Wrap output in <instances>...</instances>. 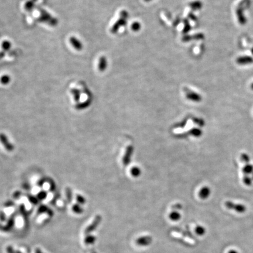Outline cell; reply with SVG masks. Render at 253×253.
Masks as SVG:
<instances>
[{
    "instance_id": "obj_15",
    "label": "cell",
    "mask_w": 253,
    "mask_h": 253,
    "mask_svg": "<svg viewBox=\"0 0 253 253\" xmlns=\"http://www.w3.org/2000/svg\"><path fill=\"white\" fill-rule=\"evenodd\" d=\"M195 232L196 233L197 235L202 236H204V234H205L206 229L204 227L202 226H197L195 228Z\"/></svg>"
},
{
    "instance_id": "obj_19",
    "label": "cell",
    "mask_w": 253,
    "mask_h": 253,
    "mask_svg": "<svg viewBox=\"0 0 253 253\" xmlns=\"http://www.w3.org/2000/svg\"><path fill=\"white\" fill-rule=\"evenodd\" d=\"M192 134L195 137H200L202 134V131H201L199 128H195V129L192 130Z\"/></svg>"
},
{
    "instance_id": "obj_8",
    "label": "cell",
    "mask_w": 253,
    "mask_h": 253,
    "mask_svg": "<svg viewBox=\"0 0 253 253\" xmlns=\"http://www.w3.org/2000/svg\"><path fill=\"white\" fill-rule=\"evenodd\" d=\"M69 41L72 46L77 50H80L83 48L82 43L79 40H78L76 37L71 36Z\"/></svg>"
},
{
    "instance_id": "obj_24",
    "label": "cell",
    "mask_w": 253,
    "mask_h": 253,
    "mask_svg": "<svg viewBox=\"0 0 253 253\" xmlns=\"http://www.w3.org/2000/svg\"><path fill=\"white\" fill-rule=\"evenodd\" d=\"M77 201L80 203V204H84L85 203V199L83 196H82L81 195H77Z\"/></svg>"
},
{
    "instance_id": "obj_1",
    "label": "cell",
    "mask_w": 253,
    "mask_h": 253,
    "mask_svg": "<svg viewBox=\"0 0 253 253\" xmlns=\"http://www.w3.org/2000/svg\"><path fill=\"white\" fill-rule=\"evenodd\" d=\"M225 206L230 209L235 211L239 213H243L246 211V206L242 204H235L232 201H227L225 203Z\"/></svg>"
},
{
    "instance_id": "obj_29",
    "label": "cell",
    "mask_w": 253,
    "mask_h": 253,
    "mask_svg": "<svg viewBox=\"0 0 253 253\" xmlns=\"http://www.w3.org/2000/svg\"><path fill=\"white\" fill-rule=\"evenodd\" d=\"M251 53H252L253 55V48H252V49H251Z\"/></svg>"
},
{
    "instance_id": "obj_25",
    "label": "cell",
    "mask_w": 253,
    "mask_h": 253,
    "mask_svg": "<svg viewBox=\"0 0 253 253\" xmlns=\"http://www.w3.org/2000/svg\"><path fill=\"white\" fill-rule=\"evenodd\" d=\"M140 25L138 22L134 23L133 25H132V28L134 31H138L140 29Z\"/></svg>"
},
{
    "instance_id": "obj_22",
    "label": "cell",
    "mask_w": 253,
    "mask_h": 253,
    "mask_svg": "<svg viewBox=\"0 0 253 253\" xmlns=\"http://www.w3.org/2000/svg\"><path fill=\"white\" fill-rule=\"evenodd\" d=\"M2 48L5 49V50L9 49L10 48V47H11V43H10V42L6 41H4V42H3V43H2Z\"/></svg>"
},
{
    "instance_id": "obj_13",
    "label": "cell",
    "mask_w": 253,
    "mask_h": 253,
    "mask_svg": "<svg viewBox=\"0 0 253 253\" xmlns=\"http://www.w3.org/2000/svg\"><path fill=\"white\" fill-rule=\"evenodd\" d=\"M127 151L126 152L125 156L124 157V163H127L130 161V158L131 156V155L132 154V152H133V148H132V147L127 148Z\"/></svg>"
},
{
    "instance_id": "obj_10",
    "label": "cell",
    "mask_w": 253,
    "mask_h": 253,
    "mask_svg": "<svg viewBox=\"0 0 253 253\" xmlns=\"http://www.w3.org/2000/svg\"><path fill=\"white\" fill-rule=\"evenodd\" d=\"M242 172L246 175H251L253 173V165L250 163L245 164L242 169Z\"/></svg>"
},
{
    "instance_id": "obj_16",
    "label": "cell",
    "mask_w": 253,
    "mask_h": 253,
    "mask_svg": "<svg viewBox=\"0 0 253 253\" xmlns=\"http://www.w3.org/2000/svg\"><path fill=\"white\" fill-rule=\"evenodd\" d=\"M240 160L244 163L248 164V163H250V157L246 153H242L240 155Z\"/></svg>"
},
{
    "instance_id": "obj_26",
    "label": "cell",
    "mask_w": 253,
    "mask_h": 253,
    "mask_svg": "<svg viewBox=\"0 0 253 253\" xmlns=\"http://www.w3.org/2000/svg\"><path fill=\"white\" fill-rule=\"evenodd\" d=\"M173 208H174L175 209H177V210L178 209H182V206L179 204H176V205L174 206Z\"/></svg>"
},
{
    "instance_id": "obj_17",
    "label": "cell",
    "mask_w": 253,
    "mask_h": 253,
    "mask_svg": "<svg viewBox=\"0 0 253 253\" xmlns=\"http://www.w3.org/2000/svg\"><path fill=\"white\" fill-rule=\"evenodd\" d=\"M0 82L2 84H7L10 82V77L8 75H4L1 77Z\"/></svg>"
},
{
    "instance_id": "obj_14",
    "label": "cell",
    "mask_w": 253,
    "mask_h": 253,
    "mask_svg": "<svg viewBox=\"0 0 253 253\" xmlns=\"http://www.w3.org/2000/svg\"><path fill=\"white\" fill-rule=\"evenodd\" d=\"M253 179L250 175H244L243 178V182L246 186H250L253 184Z\"/></svg>"
},
{
    "instance_id": "obj_7",
    "label": "cell",
    "mask_w": 253,
    "mask_h": 253,
    "mask_svg": "<svg viewBox=\"0 0 253 253\" xmlns=\"http://www.w3.org/2000/svg\"><path fill=\"white\" fill-rule=\"evenodd\" d=\"M211 189L208 186H204L200 190L199 193V196L202 199H206L208 198L211 195Z\"/></svg>"
},
{
    "instance_id": "obj_9",
    "label": "cell",
    "mask_w": 253,
    "mask_h": 253,
    "mask_svg": "<svg viewBox=\"0 0 253 253\" xmlns=\"http://www.w3.org/2000/svg\"><path fill=\"white\" fill-rule=\"evenodd\" d=\"M186 97L187 98H189L191 100H193L194 101H200L202 100V97L201 96L198 94L197 93H196L193 91H190V92H187L186 93Z\"/></svg>"
},
{
    "instance_id": "obj_5",
    "label": "cell",
    "mask_w": 253,
    "mask_h": 253,
    "mask_svg": "<svg viewBox=\"0 0 253 253\" xmlns=\"http://www.w3.org/2000/svg\"><path fill=\"white\" fill-rule=\"evenodd\" d=\"M236 15L239 23L242 25H246L247 23V18L244 13L243 8L240 7H238L236 10Z\"/></svg>"
},
{
    "instance_id": "obj_20",
    "label": "cell",
    "mask_w": 253,
    "mask_h": 253,
    "mask_svg": "<svg viewBox=\"0 0 253 253\" xmlns=\"http://www.w3.org/2000/svg\"><path fill=\"white\" fill-rule=\"evenodd\" d=\"M72 92L73 94L74 95L75 100L76 101H78L79 100L80 96V94L79 90H78L77 89H73V90H72Z\"/></svg>"
},
{
    "instance_id": "obj_27",
    "label": "cell",
    "mask_w": 253,
    "mask_h": 253,
    "mask_svg": "<svg viewBox=\"0 0 253 253\" xmlns=\"http://www.w3.org/2000/svg\"><path fill=\"white\" fill-rule=\"evenodd\" d=\"M228 253H239L237 251H236V250H230V251H229Z\"/></svg>"
},
{
    "instance_id": "obj_6",
    "label": "cell",
    "mask_w": 253,
    "mask_h": 253,
    "mask_svg": "<svg viewBox=\"0 0 253 253\" xmlns=\"http://www.w3.org/2000/svg\"><path fill=\"white\" fill-rule=\"evenodd\" d=\"M236 62L240 65L251 64L253 63V57L250 56H240L237 59Z\"/></svg>"
},
{
    "instance_id": "obj_11",
    "label": "cell",
    "mask_w": 253,
    "mask_h": 253,
    "mask_svg": "<svg viewBox=\"0 0 253 253\" xmlns=\"http://www.w3.org/2000/svg\"><path fill=\"white\" fill-rule=\"evenodd\" d=\"M169 218L172 221L177 222V221L180 220V218H181V215L178 211H173L170 213Z\"/></svg>"
},
{
    "instance_id": "obj_2",
    "label": "cell",
    "mask_w": 253,
    "mask_h": 253,
    "mask_svg": "<svg viewBox=\"0 0 253 253\" xmlns=\"http://www.w3.org/2000/svg\"><path fill=\"white\" fill-rule=\"evenodd\" d=\"M0 142L6 148L8 151L11 152L14 150V145L9 141L6 134L4 133H0Z\"/></svg>"
},
{
    "instance_id": "obj_30",
    "label": "cell",
    "mask_w": 253,
    "mask_h": 253,
    "mask_svg": "<svg viewBox=\"0 0 253 253\" xmlns=\"http://www.w3.org/2000/svg\"><path fill=\"white\" fill-rule=\"evenodd\" d=\"M251 178H252V179H253V174H251Z\"/></svg>"
},
{
    "instance_id": "obj_21",
    "label": "cell",
    "mask_w": 253,
    "mask_h": 253,
    "mask_svg": "<svg viewBox=\"0 0 253 253\" xmlns=\"http://www.w3.org/2000/svg\"><path fill=\"white\" fill-rule=\"evenodd\" d=\"M73 211L77 213H82L83 211V209L80 206H79L78 205H77V204H75V205H74L73 206Z\"/></svg>"
},
{
    "instance_id": "obj_18",
    "label": "cell",
    "mask_w": 253,
    "mask_h": 253,
    "mask_svg": "<svg viewBox=\"0 0 253 253\" xmlns=\"http://www.w3.org/2000/svg\"><path fill=\"white\" fill-rule=\"evenodd\" d=\"M141 170L138 167H133L131 170V174L134 176H138L140 175Z\"/></svg>"
},
{
    "instance_id": "obj_23",
    "label": "cell",
    "mask_w": 253,
    "mask_h": 253,
    "mask_svg": "<svg viewBox=\"0 0 253 253\" xmlns=\"http://www.w3.org/2000/svg\"><path fill=\"white\" fill-rule=\"evenodd\" d=\"M96 238L94 236H89L87 239L86 240V242L87 244H92L95 242Z\"/></svg>"
},
{
    "instance_id": "obj_12",
    "label": "cell",
    "mask_w": 253,
    "mask_h": 253,
    "mask_svg": "<svg viewBox=\"0 0 253 253\" xmlns=\"http://www.w3.org/2000/svg\"><path fill=\"white\" fill-rule=\"evenodd\" d=\"M107 66V61L105 57L104 56L100 57L99 60V64H98V68L100 71H104V70L106 68Z\"/></svg>"
},
{
    "instance_id": "obj_4",
    "label": "cell",
    "mask_w": 253,
    "mask_h": 253,
    "mask_svg": "<svg viewBox=\"0 0 253 253\" xmlns=\"http://www.w3.org/2000/svg\"><path fill=\"white\" fill-rule=\"evenodd\" d=\"M101 221V216L100 215H97L96 217L94 218V220H93V222L91 223V225L86 228L85 233H90L91 232L94 231L97 228V227L100 224Z\"/></svg>"
},
{
    "instance_id": "obj_28",
    "label": "cell",
    "mask_w": 253,
    "mask_h": 253,
    "mask_svg": "<svg viewBox=\"0 0 253 253\" xmlns=\"http://www.w3.org/2000/svg\"><path fill=\"white\" fill-rule=\"evenodd\" d=\"M250 87H251V90H253V83L252 84H251V86H250Z\"/></svg>"
},
{
    "instance_id": "obj_3",
    "label": "cell",
    "mask_w": 253,
    "mask_h": 253,
    "mask_svg": "<svg viewBox=\"0 0 253 253\" xmlns=\"http://www.w3.org/2000/svg\"><path fill=\"white\" fill-rule=\"evenodd\" d=\"M152 242V238L151 236H142L137 239L136 244L138 246H148L150 245Z\"/></svg>"
}]
</instances>
